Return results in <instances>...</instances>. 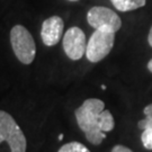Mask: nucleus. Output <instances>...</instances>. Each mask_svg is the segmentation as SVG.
Returning <instances> with one entry per match:
<instances>
[{
	"label": "nucleus",
	"mask_w": 152,
	"mask_h": 152,
	"mask_svg": "<svg viewBox=\"0 0 152 152\" xmlns=\"http://www.w3.org/2000/svg\"><path fill=\"white\" fill-rule=\"evenodd\" d=\"M114 43L115 33L104 29H95L87 43L86 58L92 63H97L109 54Z\"/></svg>",
	"instance_id": "nucleus-4"
},
{
	"label": "nucleus",
	"mask_w": 152,
	"mask_h": 152,
	"mask_svg": "<svg viewBox=\"0 0 152 152\" xmlns=\"http://www.w3.org/2000/svg\"><path fill=\"white\" fill-rule=\"evenodd\" d=\"M10 43L16 58L24 64H31L36 55V45L32 34L23 25H15L10 31Z\"/></svg>",
	"instance_id": "nucleus-3"
},
{
	"label": "nucleus",
	"mask_w": 152,
	"mask_h": 152,
	"mask_svg": "<svg viewBox=\"0 0 152 152\" xmlns=\"http://www.w3.org/2000/svg\"><path fill=\"white\" fill-rule=\"evenodd\" d=\"M62 139H63V134H61V135H59V140H62Z\"/></svg>",
	"instance_id": "nucleus-15"
},
{
	"label": "nucleus",
	"mask_w": 152,
	"mask_h": 152,
	"mask_svg": "<svg viewBox=\"0 0 152 152\" xmlns=\"http://www.w3.org/2000/svg\"><path fill=\"white\" fill-rule=\"evenodd\" d=\"M143 113L145 115V118L139 121V123H137L139 129H141L142 131L152 127V103L144 107Z\"/></svg>",
	"instance_id": "nucleus-9"
},
{
	"label": "nucleus",
	"mask_w": 152,
	"mask_h": 152,
	"mask_svg": "<svg viewBox=\"0 0 152 152\" xmlns=\"http://www.w3.org/2000/svg\"><path fill=\"white\" fill-rule=\"evenodd\" d=\"M27 142L24 132L5 110H0V152H26Z\"/></svg>",
	"instance_id": "nucleus-2"
},
{
	"label": "nucleus",
	"mask_w": 152,
	"mask_h": 152,
	"mask_svg": "<svg viewBox=\"0 0 152 152\" xmlns=\"http://www.w3.org/2000/svg\"><path fill=\"white\" fill-rule=\"evenodd\" d=\"M148 42L150 44V46L152 48V26L150 28V32H149V35H148Z\"/></svg>",
	"instance_id": "nucleus-13"
},
{
	"label": "nucleus",
	"mask_w": 152,
	"mask_h": 152,
	"mask_svg": "<svg viewBox=\"0 0 152 152\" xmlns=\"http://www.w3.org/2000/svg\"><path fill=\"white\" fill-rule=\"evenodd\" d=\"M141 141L147 150H152V127L143 130L141 134Z\"/></svg>",
	"instance_id": "nucleus-11"
},
{
	"label": "nucleus",
	"mask_w": 152,
	"mask_h": 152,
	"mask_svg": "<svg viewBox=\"0 0 152 152\" xmlns=\"http://www.w3.org/2000/svg\"><path fill=\"white\" fill-rule=\"evenodd\" d=\"M58 152H90L87 149V147H85L82 143L80 142H70V143H66L64 145L59 149Z\"/></svg>",
	"instance_id": "nucleus-10"
},
{
	"label": "nucleus",
	"mask_w": 152,
	"mask_h": 152,
	"mask_svg": "<svg viewBox=\"0 0 152 152\" xmlns=\"http://www.w3.org/2000/svg\"><path fill=\"white\" fill-rule=\"evenodd\" d=\"M148 70H149L152 73V59L149 61V62H148Z\"/></svg>",
	"instance_id": "nucleus-14"
},
{
	"label": "nucleus",
	"mask_w": 152,
	"mask_h": 152,
	"mask_svg": "<svg viewBox=\"0 0 152 152\" xmlns=\"http://www.w3.org/2000/svg\"><path fill=\"white\" fill-rule=\"evenodd\" d=\"M64 28L63 19L60 16H51L42 24L41 37L46 46H53L59 43Z\"/></svg>",
	"instance_id": "nucleus-7"
},
{
	"label": "nucleus",
	"mask_w": 152,
	"mask_h": 152,
	"mask_svg": "<svg viewBox=\"0 0 152 152\" xmlns=\"http://www.w3.org/2000/svg\"><path fill=\"white\" fill-rule=\"evenodd\" d=\"M80 130L92 145H99L106 139V133L113 131L115 121L112 113L105 109V103L98 98L86 99L75 112Z\"/></svg>",
	"instance_id": "nucleus-1"
},
{
	"label": "nucleus",
	"mask_w": 152,
	"mask_h": 152,
	"mask_svg": "<svg viewBox=\"0 0 152 152\" xmlns=\"http://www.w3.org/2000/svg\"><path fill=\"white\" fill-rule=\"evenodd\" d=\"M110 2L117 10L126 12L144 7L147 0H110Z\"/></svg>",
	"instance_id": "nucleus-8"
},
{
	"label": "nucleus",
	"mask_w": 152,
	"mask_h": 152,
	"mask_svg": "<svg viewBox=\"0 0 152 152\" xmlns=\"http://www.w3.org/2000/svg\"><path fill=\"white\" fill-rule=\"evenodd\" d=\"M88 24L95 29L116 33L122 27V19L114 10L103 6H95L87 12Z\"/></svg>",
	"instance_id": "nucleus-5"
},
{
	"label": "nucleus",
	"mask_w": 152,
	"mask_h": 152,
	"mask_svg": "<svg viewBox=\"0 0 152 152\" xmlns=\"http://www.w3.org/2000/svg\"><path fill=\"white\" fill-rule=\"evenodd\" d=\"M68 1H72L73 2V1H79V0H68Z\"/></svg>",
	"instance_id": "nucleus-16"
},
{
	"label": "nucleus",
	"mask_w": 152,
	"mask_h": 152,
	"mask_svg": "<svg viewBox=\"0 0 152 152\" xmlns=\"http://www.w3.org/2000/svg\"><path fill=\"white\" fill-rule=\"evenodd\" d=\"M112 152H133L130 148L125 147V145H122V144H117L115 145L113 149H112Z\"/></svg>",
	"instance_id": "nucleus-12"
},
{
	"label": "nucleus",
	"mask_w": 152,
	"mask_h": 152,
	"mask_svg": "<svg viewBox=\"0 0 152 152\" xmlns=\"http://www.w3.org/2000/svg\"><path fill=\"white\" fill-rule=\"evenodd\" d=\"M62 44L65 54L71 60H80L86 54L87 42H86V35L81 28L77 26L69 28L63 36Z\"/></svg>",
	"instance_id": "nucleus-6"
}]
</instances>
